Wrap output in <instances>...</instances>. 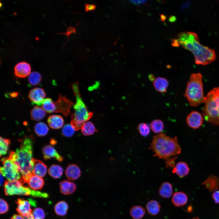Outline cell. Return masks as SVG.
I'll return each mask as SVG.
<instances>
[{"label": "cell", "instance_id": "cell-21", "mask_svg": "<svg viewBox=\"0 0 219 219\" xmlns=\"http://www.w3.org/2000/svg\"><path fill=\"white\" fill-rule=\"evenodd\" d=\"M49 127L53 129H58L62 127L64 123L63 117L59 115H53L49 116L47 120Z\"/></svg>", "mask_w": 219, "mask_h": 219}, {"label": "cell", "instance_id": "cell-26", "mask_svg": "<svg viewBox=\"0 0 219 219\" xmlns=\"http://www.w3.org/2000/svg\"><path fill=\"white\" fill-rule=\"evenodd\" d=\"M146 207L148 213L152 216L156 215L160 211L161 206L159 203L155 200L148 202L146 204Z\"/></svg>", "mask_w": 219, "mask_h": 219}, {"label": "cell", "instance_id": "cell-38", "mask_svg": "<svg viewBox=\"0 0 219 219\" xmlns=\"http://www.w3.org/2000/svg\"><path fill=\"white\" fill-rule=\"evenodd\" d=\"M34 219H44L45 214L43 210L41 208H36L32 212Z\"/></svg>", "mask_w": 219, "mask_h": 219}, {"label": "cell", "instance_id": "cell-33", "mask_svg": "<svg viewBox=\"0 0 219 219\" xmlns=\"http://www.w3.org/2000/svg\"><path fill=\"white\" fill-rule=\"evenodd\" d=\"M42 79L41 74L36 71L31 73L28 78V81L30 85L35 86L39 85Z\"/></svg>", "mask_w": 219, "mask_h": 219}, {"label": "cell", "instance_id": "cell-3", "mask_svg": "<svg viewBox=\"0 0 219 219\" xmlns=\"http://www.w3.org/2000/svg\"><path fill=\"white\" fill-rule=\"evenodd\" d=\"M179 44L193 54L196 64L207 65L216 59L215 50L201 44L199 39L191 41L186 40Z\"/></svg>", "mask_w": 219, "mask_h": 219}, {"label": "cell", "instance_id": "cell-39", "mask_svg": "<svg viewBox=\"0 0 219 219\" xmlns=\"http://www.w3.org/2000/svg\"><path fill=\"white\" fill-rule=\"evenodd\" d=\"M76 33V28H75L74 27H73L72 26H71L70 25V26L68 27H67V30L64 33H56V34H62V35H65L67 37V40L66 41V42H65L64 45H63V46H64V45L67 43L68 41L69 40V36L70 35H71V34L72 33Z\"/></svg>", "mask_w": 219, "mask_h": 219}, {"label": "cell", "instance_id": "cell-6", "mask_svg": "<svg viewBox=\"0 0 219 219\" xmlns=\"http://www.w3.org/2000/svg\"><path fill=\"white\" fill-rule=\"evenodd\" d=\"M204 103L202 111L205 120L219 125V87L214 88L207 93Z\"/></svg>", "mask_w": 219, "mask_h": 219}, {"label": "cell", "instance_id": "cell-47", "mask_svg": "<svg viewBox=\"0 0 219 219\" xmlns=\"http://www.w3.org/2000/svg\"><path fill=\"white\" fill-rule=\"evenodd\" d=\"M19 95V92H13L9 94L10 97L13 98L17 97Z\"/></svg>", "mask_w": 219, "mask_h": 219}, {"label": "cell", "instance_id": "cell-54", "mask_svg": "<svg viewBox=\"0 0 219 219\" xmlns=\"http://www.w3.org/2000/svg\"><path fill=\"white\" fill-rule=\"evenodd\" d=\"M193 219H199V218L198 217H193Z\"/></svg>", "mask_w": 219, "mask_h": 219}, {"label": "cell", "instance_id": "cell-44", "mask_svg": "<svg viewBox=\"0 0 219 219\" xmlns=\"http://www.w3.org/2000/svg\"><path fill=\"white\" fill-rule=\"evenodd\" d=\"M129 1L132 4L137 5H141L147 2L146 0H130Z\"/></svg>", "mask_w": 219, "mask_h": 219}, {"label": "cell", "instance_id": "cell-16", "mask_svg": "<svg viewBox=\"0 0 219 219\" xmlns=\"http://www.w3.org/2000/svg\"><path fill=\"white\" fill-rule=\"evenodd\" d=\"M65 174L66 176L68 179L75 180L80 176L81 171L77 165L74 164H70L67 167Z\"/></svg>", "mask_w": 219, "mask_h": 219}, {"label": "cell", "instance_id": "cell-37", "mask_svg": "<svg viewBox=\"0 0 219 219\" xmlns=\"http://www.w3.org/2000/svg\"><path fill=\"white\" fill-rule=\"evenodd\" d=\"M75 131L71 124H68L63 127L62 130V134L64 136L70 137L73 135Z\"/></svg>", "mask_w": 219, "mask_h": 219}, {"label": "cell", "instance_id": "cell-51", "mask_svg": "<svg viewBox=\"0 0 219 219\" xmlns=\"http://www.w3.org/2000/svg\"><path fill=\"white\" fill-rule=\"evenodd\" d=\"M160 18L161 20L162 21H165V20L166 19V16L165 15L163 14L161 15L160 16Z\"/></svg>", "mask_w": 219, "mask_h": 219}, {"label": "cell", "instance_id": "cell-9", "mask_svg": "<svg viewBox=\"0 0 219 219\" xmlns=\"http://www.w3.org/2000/svg\"><path fill=\"white\" fill-rule=\"evenodd\" d=\"M55 110L54 113H60L65 116H67L70 113V108L73 103L68 99L66 96H62L59 93L57 100L54 102Z\"/></svg>", "mask_w": 219, "mask_h": 219}, {"label": "cell", "instance_id": "cell-28", "mask_svg": "<svg viewBox=\"0 0 219 219\" xmlns=\"http://www.w3.org/2000/svg\"><path fill=\"white\" fill-rule=\"evenodd\" d=\"M68 208L67 203L64 201H61L57 203L54 206V211L56 214L60 216L65 215Z\"/></svg>", "mask_w": 219, "mask_h": 219}, {"label": "cell", "instance_id": "cell-24", "mask_svg": "<svg viewBox=\"0 0 219 219\" xmlns=\"http://www.w3.org/2000/svg\"><path fill=\"white\" fill-rule=\"evenodd\" d=\"M160 195L163 198H168L170 197L172 194V185L169 182L163 183L159 190Z\"/></svg>", "mask_w": 219, "mask_h": 219}, {"label": "cell", "instance_id": "cell-15", "mask_svg": "<svg viewBox=\"0 0 219 219\" xmlns=\"http://www.w3.org/2000/svg\"><path fill=\"white\" fill-rule=\"evenodd\" d=\"M33 166L32 173L40 177H44L47 172V165L41 161L33 158Z\"/></svg>", "mask_w": 219, "mask_h": 219}, {"label": "cell", "instance_id": "cell-13", "mask_svg": "<svg viewBox=\"0 0 219 219\" xmlns=\"http://www.w3.org/2000/svg\"><path fill=\"white\" fill-rule=\"evenodd\" d=\"M31 68L28 63L23 61L17 64L14 68V73L17 77L25 78L31 73Z\"/></svg>", "mask_w": 219, "mask_h": 219}, {"label": "cell", "instance_id": "cell-14", "mask_svg": "<svg viewBox=\"0 0 219 219\" xmlns=\"http://www.w3.org/2000/svg\"><path fill=\"white\" fill-rule=\"evenodd\" d=\"M42 151L43 158L45 160L52 158H55L59 162H62L63 160L62 157L52 146L47 145L44 146Z\"/></svg>", "mask_w": 219, "mask_h": 219}, {"label": "cell", "instance_id": "cell-4", "mask_svg": "<svg viewBox=\"0 0 219 219\" xmlns=\"http://www.w3.org/2000/svg\"><path fill=\"white\" fill-rule=\"evenodd\" d=\"M71 86L76 97V101L73 105L75 111L71 115V124L75 130H78L81 129L84 123L92 116L93 113L89 111L81 98L78 83H74Z\"/></svg>", "mask_w": 219, "mask_h": 219}, {"label": "cell", "instance_id": "cell-35", "mask_svg": "<svg viewBox=\"0 0 219 219\" xmlns=\"http://www.w3.org/2000/svg\"><path fill=\"white\" fill-rule=\"evenodd\" d=\"M10 142L9 139L4 138L1 137L0 141L1 156L7 153Z\"/></svg>", "mask_w": 219, "mask_h": 219}, {"label": "cell", "instance_id": "cell-45", "mask_svg": "<svg viewBox=\"0 0 219 219\" xmlns=\"http://www.w3.org/2000/svg\"><path fill=\"white\" fill-rule=\"evenodd\" d=\"M172 46L173 47H179L180 44L179 43L178 39H173L172 40Z\"/></svg>", "mask_w": 219, "mask_h": 219}, {"label": "cell", "instance_id": "cell-32", "mask_svg": "<svg viewBox=\"0 0 219 219\" xmlns=\"http://www.w3.org/2000/svg\"><path fill=\"white\" fill-rule=\"evenodd\" d=\"M150 126L152 132L156 134L161 133L164 128L163 121L159 119L153 120L151 123Z\"/></svg>", "mask_w": 219, "mask_h": 219}, {"label": "cell", "instance_id": "cell-52", "mask_svg": "<svg viewBox=\"0 0 219 219\" xmlns=\"http://www.w3.org/2000/svg\"><path fill=\"white\" fill-rule=\"evenodd\" d=\"M51 144L54 145L56 143V141L54 139H51L50 141Z\"/></svg>", "mask_w": 219, "mask_h": 219}, {"label": "cell", "instance_id": "cell-31", "mask_svg": "<svg viewBox=\"0 0 219 219\" xmlns=\"http://www.w3.org/2000/svg\"><path fill=\"white\" fill-rule=\"evenodd\" d=\"M48 173L52 177L57 179L62 175L63 170L62 168L58 165H53L48 169Z\"/></svg>", "mask_w": 219, "mask_h": 219}, {"label": "cell", "instance_id": "cell-5", "mask_svg": "<svg viewBox=\"0 0 219 219\" xmlns=\"http://www.w3.org/2000/svg\"><path fill=\"white\" fill-rule=\"evenodd\" d=\"M184 96L192 106H197L201 103H205L202 75L200 73H193L191 75Z\"/></svg>", "mask_w": 219, "mask_h": 219}, {"label": "cell", "instance_id": "cell-23", "mask_svg": "<svg viewBox=\"0 0 219 219\" xmlns=\"http://www.w3.org/2000/svg\"><path fill=\"white\" fill-rule=\"evenodd\" d=\"M30 113L31 119L36 121L42 120L47 115L46 112L43 108L39 106H34Z\"/></svg>", "mask_w": 219, "mask_h": 219}, {"label": "cell", "instance_id": "cell-27", "mask_svg": "<svg viewBox=\"0 0 219 219\" xmlns=\"http://www.w3.org/2000/svg\"><path fill=\"white\" fill-rule=\"evenodd\" d=\"M130 214L134 219H141L145 213V209L140 206L132 207L130 210Z\"/></svg>", "mask_w": 219, "mask_h": 219}, {"label": "cell", "instance_id": "cell-18", "mask_svg": "<svg viewBox=\"0 0 219 219\" xmlns=\"http://www.w3.org/2000/svg\"><path fill=\"white\" fill-rule=\"evenodd\" d=\"M153 84L157 91L163 93L166 92L169 82L165 78L158 77L153 81Z\"/></svg>", "mask_w": 219, "mask_h": 219}, {"label": "cell", "instance_id": "cell-46", "mask_svg": "<svg viewBox=\"0 0 219 219\" xmlns=\"http://www.w3.org/2000/svg\"><path fill=\"white\" fill-rule=\"evenodd\" d=\"M11 219H24L23 217L20 214H15L13 215Z\"/></svg>", "mask_w": 219, "mask_h": 219}, {"label": "cell", "instance_id": "cell-49", "mask_svg": "<svg viewBox=\"0 0 219 219\" xmlns=\"http://www.w3.org/2000/svg\"><path fill=\"white\" fill-rule=\"evenodd\" d=\"M23 217L24 219H34L32 214Z\"/></svg>", "mask_w": 219, "mask_h": 219}, {"label": "cell", "instance_id": "cell-36", "mask_svg": "<svg viewBox=\"0 0 219 219\" xmlns=\"http://www.w3.org/2000/svg\"><path fill=\"white\" fill-rule=\"evenodd\" d=\"M137 129L141 136L146 137L149 134L151 128L150 125L148 124L142 123L138 125Z\"/></svg>", "mask_w": 219, "mask_h": 219}, {"label": "cell", "instance_id": "cell-42", "mask_svg": "<svg viewBox=\"0 0 219 219\" xmlns=\"http://www.w3.org/2000/svg\"><path fill=\"white\" fill-rule=\"evenodd\" d=\"M212 197L215 203H219V190L214 191L212 194Z\"/></svg>", "mask_w": 219, "mask_h": 219}, {"label": "cell", "instance_id": "cell-53", "mask_svg": "<svg viewBox=\"0 0 219 219\" xmlns=\"http://www.w3.org/2000/svg\"><path fill=\"white\" fill-rule=\"evenodd\" d=\"M149 78L151 80H154L155 79L154 78V75H151L149 76Z\"/></svg>", "mask_w": 219, "mask_h": 219}, {"label": "cell", "instance_id": "cell-11", "mask_svg": "<svg viewBox=\"0 0 219 219\" xmlns=\"http://www.w3.org/2000/svg\"><path fill=\"white\" fill-rule=\"evenodd\" d=\"M45 96V92L43 89L36 88L30 91L28 97L31 101L32 105L40 106L42 105Z\"/></svg>", "mask_w": 219, "mask_h": 219}, {"label": "cell", "instance_id": "cell-29", "mask_svg": "<svg viewBox=\"0 0 219 219\" xmlns=\"http://www.w3.org/2000/svg\"><path fill=\"white\" fill-rule=\"evenodd\" d=\"M49 128L47 125L43 122H39L34 126V131L38 136H45L48 133Z\"/></svg>", "mask_w": 219, "mask_h": 219}, {"label": "cell", "instance_id": "cell-10", "mask_svg": "<svg viewBox=\"0 0 219 219\" xmlns=\"http://www.w3.org/2000/svg\"><path fill=\"white\" fill-rule=\"evenodd\" d=\"M16 203L17 204L16 209L18 213L23 217L32 214L31 206H36V202L31 199L28 200L23 198H18Z\"/></svg>", "mask_w": 219, "mask_h": 219}, {"label": "cell", "instance_id": "cell-19", "mask_svg": "<svg viewBox=\"0 0 219 219\" xmlns=\"http://www.w3.org/2000/svg\"><path fill=\"white\" fill-rule=\"evenodd\" d=\"M189 171V168L186 162H179L173 168L172 172L175 173L180 177H183L188 174Z\"/></svg>", "mask_w": 219, "mask_h": 219}, {"label": "cell", "instance_id": "cell-25", "mask_svg": "<svg viewBox=\"0 0 219 219\" xmlns=\"http://www.w3.org/2000/svg\"><path fill=\"white\" fill-rule=\"evenodd\" d=\"M202 185L205 186L206 188L210 192L215 191L218 187L219 180L216 177L211 176L203 182Z\"/></svg>", "mask_w": 219, "mask_h": 219}, {"label": "cell", "instance_id": "cell-20", "mask_svg": "<svg viewBox=\"0 0 219 219\" xmlns=\"http://www.w3.org/2000/svg\"><path fill=\"white\" fill-rule=\"evenodd\" d=\"M172 201L175 206L180 207L186 204L188 197L186 194L183 192H176L173 194Z\"/></svg>", "mask_w": 219, "mask_h": 219}, {"label": "cell", "instance_id": "cell-48", "mask_svg": "<svg viewBox=\"0 0 219 219\" xmlns=\"http://www.w3.org/2000/svg\"><path fill=\"white\" fill-rule=\"evenodd\" d=\"M176 20V17L173 16H171L169 18V21L171 22H175Z\"/></svg>", "mask_w": 219, "mask_h": 219}, {"label": "cell", "instance_id": "cell-43", "mask_svg": "<svg viewBox=\"0 0 219 219\" xmlns=\"http://www.w3.org/2000/svg\"><path fill=\"white\" fill-rule=\"evenodd\" d=\"M176 158L175 157L173 158H170L167 160V161L165 162L166 165L167 166L174 168L175 166V160Z\"/></svg>", "mask_w": 219, "mask_h": 219}, {"label": "cell", "instance_id": "cell-30", "mask_svg": "<svg viewBox=\"0 0 219 219\" xmlns=\"http://www.w3.org/2000/svg\"><path fill=\"white\" fill-rule=\"evenodd\" d=\"M81 132L85 136H89L93 134L96 130L94 125L90 121L84 123L81 128Z\"/></svg>", "mask_w": 219, "mask_h": 219}, {"label": "cell", "instance_id": "cell-8", "mask_svg": "<svg viewBox=\"0 0 219 219\" xmlns=\"http://www.w3.org/2000/svg\"><path fill=\"white\" fill-rule=\"evenodd\" d=\"M3 166L0 167V173L8 180L15 181L22 179L17 167L9 156L2 158Z\"/></svg>", "mask_w": 219, "mask_h": 219}, {"label": "cell", "instance_id": "cell-12", "mask_svg": "<svg viewBox=\"0 0 219 219\" xmlns=\"http://www.w3.org/2000/svg\"><path fill=\"white\" fill-rule=\"evenodd\" d=\"M203 117L201 114L196 111H193L187 116L186 122L190 127L196 129L200 127L203 123Z\"/></svg>", "mask_w": 219, "mask_h": 219}, {"label": "cell", "instance_id": "cell-50", "mask_svg": "<svg viewBox=\"0 0 219 219\" xmlns=\"http://www.w3.org/2000/svg\"><path fill=\"white\" fill-rule=\"evenodd\" d=\"M3 176L0 173V185L2 186V184H3L4 181V178L3 177Z\"/></svg>", "mask_w": 219, "mask_h": 219}, {"label": "cell", "instance_id": "cell-41", "mask_svg": "<svg viewBox=\"0 0 219 219\" xmlns=\"http://www.w3.org/2000/svg\"><path fill=\"white\" fill-rule=\"evenodd\" d=\"M85 12H87L90 11H94L96 8V6L94 4L85 3Z\"/></svg>", "mask_w": 219, "mask_h": 219}, {"label": "cell", "instance_id": "cell-22", "mask_svg": "<svg viewBox=\"0 0 219 219\" xmlns=\"http://www.w3.org/2000/svg\"><path fill=\"white\" fill-rule=\"evenodd\" d=\"M43 179L40 177L33 174L30 176L28 183L29 186L33 190L41 189L44 185Z\"/></svg>", "mask_w": 219, "mask_h": 219}, {"label": "cell", "instance_id": "cell-17", "mask_svg": "<svg viewBox=\"0 0 219 219\" xmlns=\"http://www.w3.org/2000/svg\"><path fill=\"white\" fill-rule=\"evenodd\" d=\"M61 192L65 195L73 193L76 189V184L67 180L61 181L59 183Z\"/></svg>", "mask_w": 219, "mask_h": 219}, {"label": "cell", "instance_id": "cell-2", "mask_svg": "<svg viewBox=\"0 0 219 219\" xmlns=\"http://www.w3.org/2000/svg\"><path fill=\"white\" fill-rule=\"evenodd\" d=\"M151 148L159 158L168 160L181 151L176 137H171L162 132L153 137Z\"/></svg>", "mask_w": 219, "mask_h": 219}, {"label": "cell", "instance_id": "cell-40", "mask_svg": "<svg viewBox=\"0 0 219 219\" xmlns=\"http://www.w3.org/2000/svg\"><path fill=\"white\" fill-rule=\"evenodd\" d=\"M9 209V207L7 202L3 199L0 200V213L4 214L7 212Z\"/></svg>", "mask_w": 219, "mask_h": 219}, {"label": "cell", "instance_id": "cell-1", "mask_svg": "<svg viewBox=\"0 0 219 219\" xmlns=\"http://www.w3.org/2000/svg\"><path fill=\"white\" fill-rule=\"evenodd\" d=\"M33 141L25 137L21 141L20 146L16 151L10 152L9 157L14 162L25 182L28 183L32 175L33 166L32 157Z\"/></svg>", "mask_w": 219, "mask_h": 219}, {"label": "cell", "instance_id": "cell-34", "mask_svg": "<svg viewBox=\"0 0 219 219\" xmlns=\"http://www.w3.org/2000/svg\"><path fill=\"white\" fill-rule=\"evenodd\" d=\"M42 107L44 110L48 113H54L55 107L54 102L50 98H48L44 99Z\"/></svg>", "mask_w": 219, "mask_h": 219}, {"label": "cell", "instance_id": "cell-7", "mask_svg": "<svg viewBox=\"0 0 219 219\" xmlns=\"http://www.w3.org/2000/svg\"><path fill=\"white\" fill-rule=\"evenodd\" d=\"M24 183L23 179L18 180H6L4 185L5 194L7 196L14 195L31 196L34 197L44 198L48 197L47 193L36 191L23 186Z\"/></svg>", "mask_w": 219, "mask_h": 219}]
</instances>
